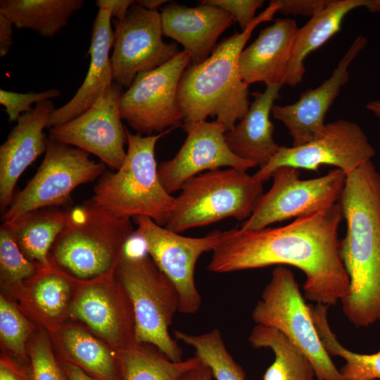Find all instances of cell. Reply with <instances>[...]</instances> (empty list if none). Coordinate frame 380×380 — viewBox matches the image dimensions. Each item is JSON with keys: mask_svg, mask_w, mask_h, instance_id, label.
<instances>
[{"mask_svg": "<svg viewBox=\"0 0 380 380\" xmlns=\"http://www.w3.org/2000/svg\"><path fill=\"white\" fill-rule=\"evenodd\" d=\"M13 24L5 16L0 15V57L6 56L13 45Z\"/></svg>", "mask_w": 380, "mask_h": 380, "instance_id": "obj_40", "label": "cell"}, {"mask_svg": "<svg viewBox=\"0 0 380 380\" xmlns=\"http://www.w3.org/2000/svg\"><path fill=\"white\" fill-rule=\"evenodd\" d=\"M70 293L68 281L54 272L41 276L33 287L34 301L42 312L51 317L58 316L65 307Z\"/></svg>", "mask_w": 380, "mask_h": 380, "instance_id": "obj_33", "label": "cell"}, {"mask_svg": "<svg viewBox=\"0 0 380 380\" xmlns=\"http://www.w3.org/2000/svg\"><path fill=\"white\" fill-rule=\"evenodd\" d=\"M115 274L132 303L135 343L152 345L170 360H182V350L169 332L179 309L172 282L145 254L122 253Z\"/></svg>", "mask_w": 380, "mask_h": 380, "instance_id": "obj_6", "label": "cell"}, {"mask_svg": "<svg viewBox=\"0 0 380 380\" xmlns=\"http://www.w3.org/2000/svg\"><path fill=\"white\" fill-rule=\"evenodd\" d=\"M135 3L132 0H96L99 9H105L110 12L111 17L122 21L126 17L128 10Z\"/></svg>", "mask_w": 380, "mask_h": 380, "instance_id": "obj_39", "label": "cell"}, {"mask_svg": "<svg viewBox=\"0 0 380 380\" xmlns=\"http://www.w3.org/2000/svg\"><path fill=\"white\" fill-rule=\"evenodd\" d=\"M51 100L36 104L22 115L7 139L0 146V208L10 205L16 183L24 171L45 153L49 137L44 133L50 114L55 110Z\"/></svg>", "mask_w": 380, "mask_h": 380, "instance_id": "obj_18", "label": "cell"}, {"mask_svg": "<svg viewBox=\"0 0 380 380\" xmlns=\"http://www.w3.org/2000/svg\"><path fill=\"white\" fill-rule=\"evenodd\" d=\"M279 7V0L271 1L245 30L224 39L205 61L185 69L177 90L184 123L216 117L227 132L243 117L251 103L248 85L240 75L239 58L255 27L271 21Z\"/></svg>", "mask_w": 380, "mask_h": 380, "instance_id": "obj_3", "label": "cell"}, {"mask_svg": "<svg viewBox=\"0 0 380 380\" xmlns=\"http://www.w3.org/2000/svg\"><path fill=\"white\" fill-rule=\"evenodd\" d=\"M174 128L143 136L126 128V157L116 172L106 170L94 188L91 198L121 217L144 216L165 226L175 197L162 185L155 158L157 141Z\"/></svg>", "mask_w": 380, "mask_h": 380, "instance_id": "obj_4", "label": "cell"}, {"mask_svg": "<svg viewBox=\"0 0 380 380\" xmlns=\"http://www.w3.org/2000/svg\"><path fill=\"white\" fill-rule=\"evenodd\" d=\"M134 229L130 218L118 217L92 198L70 208L66 224L55 241L56 263L79 278L115 270Z\"/></svg>", "mask_w": 380, "mask_h": 380, "instance_id": "obj_5", "label": "cell"}, {"mask_svg": "<svg viewBox=\"0 0 380 380\" xmlns=\"http://www.w3.org/2000/svg\"><path fill=\"white\" fill-rule=\"evenodd\" d=\"M124 91L113 82L87 110L49 129V137L91 153L117 170L126 157L127 132L120 108Z\"/></svg>", "mask_w": 380, "mask_h": 380, "instance_id": "obj_15", "label": "cell"}, {"mask_svg": "<svg viewBox=\"0 0 380 380\" xmlns=\"http://www.w3.org/2000/svg\"><path fill=\"white\" fill-rule=\"evenodd\" d=\"M203 3L220 7L229 12L239 23L241 31L245 30L253 20L258 8L264 4L262 0H205Z\"/></svg>", "mask_w": 380, "mask_h": 380, "instance_id": "obj_37", "label": "cell"}, {"mask_svg": "<svg viewBox=\"0 0 380 380\" xmlns=\"http://www.w3.org/2000/svg\"><path fill=\"white\" fill-rule=\"evenodd\" d=\"M29 326L14 305L4 297L0 298V335L4 345L19 356L25 354Z\"/></svg>", "mask_w": 380, "mask_h": 380, "instance_id": "obj_34", "label": "cell"}, {"mask_svg": "<svg viewBox=\"0 0 380 380\" xmlns=\"http://www.w3.org/2000/svg\"><path fill=\"white\" fill-rule=\"evenodd\" d=\"M160 13L163 35L183 46L191 64L200 63L208 58L218 37L234 20L225 10L201 1L197 7L170 1Z\"/></svg>", "mask_w": 380, "mask_h": 380, "instance_id": "obj_19", "label": "cell"}, {"mask_svg": "<svg viewBox=\"0 0 380 380\" xmlns=\"http://www.w3.org/2000/svg\"><path fill=\"white\" fill-rule=\"evenodd\" d=\"M169 2L166 0H138L136 3L140 6L149 11H158L164 4Z\"/></svg>", "mask_w": 380, "mask_h": 380, "instance_id": "obj_44", "label": "cell"}, {"mask_svg": "<svg viewBox=\"0 0 380 380\" xmlns=\"http://www.w3.org/2000/svg\"><path fill=\"white\" fill-rule=\"evenodd\" d=\"M110 12L99 9L92 25L91 44L87 53L90 63L86 77L73 97L49 115L47 128L68 122L87 110L113 84L110 49L113 44Z\"/></svg>", "mask_w": 380, "mask_h": 380, "instance_id": "obj_20", "label": "cell"}, {"mask_svg": "<svg viewBox=\"0 0 380 380\" xmlns=\"http://www.w3.org/2000/svg\"><path fill=\"white\" fill-rule=\"evenodd\" d=\"M281 87V84L266 86L263 92H254V100L246 114L224 133L230 150L260 168L265 166L280 148L273 138L274 125L270 115L274 101L280 97Z\"/></svg>", "mask_w": 380, "mask_h": 380, "instance_id": "obj_22", "label": "cell"}, {"mask_svg": "<svg viewBox=\"0 0 380 380\" xmlns=\"http://www.w3.org/2000/svg\"><path fill=\"white\" fill-rule=\"evenodd\" d=\"M177 341L191 346L196 357L208 366L216 380H246L242 367L228 351L218 329L201 334H191L175 330Z\"/></svg>", "mask_w": 380, "mask_h": 380, "instance_id": "obj_30", "label": "cell"}, {"mask_svg": "<svg viewBox=\"0 0 380 380\" xmlns=\"http://www.w3.org/2000/svg\"><path fill=\"white\" fill-rule=\"evenodd\" d=\"M64 345L76 363L99 380H118L113 359L108 349L84 330L69 329L63 336Z\"/></svg>", "mask_w": 380, "mask_h": 380, "instance_id": "obj_31", "label": "cell"}, {"mask_svg": "<svg viewBox=\"0 0 380 380\" xmlns=\"http://www.w3.org/2000/svg\"><path fill=\"white\" fill-rule=\"evenodd\" d=\"M30 358L32 380H65L46 338H40L34 342Z\"/></svg>", "mask_w": 380, "mask_h": 380, "instance_id": "obj_36", "label": "cell"}, {"mask_svg": "<svg viewBox=\"0 0 380 380\" xmlns=\"http://www.w3.org/2000/svg\"><path fill=\"white\" fill-rule=\"evenodd\" d=\"M139 237L151 258L175 285L179 298V312L191 315L199 310L202 298L195 282V267L199 257L213 251L222 232L213 231L203 237L180 235L144 216L134 217Z\"/></svg>", "mask_w": 380, "mask_h": 380, "instance_id": "obj_12", "label": "cell"}, {"mask_svg": "<svg viewBox=\"0 0 380 380\" xmlns=\"http://www.w3.org/2000/svg\"><path fill=\"white\" fill-rule=\"evenodd\" d=\"M361 7L372 13L379 12L380 0H331L324 9L298 28L283 85L295 87L300 84L305 71L306 57L341 30L343 19L349 12Z\"/></svg>", "mask_w": 380, "mask_h": 380, "instance_id": "obj_23", "label": "cell"}, {"mask_svg": "<svg viewBox=\"0 0 380 380\" xmlns=\"http://www.w3.org/2000/svg\"><path fill=\"white\" fill-rule=\"evenodd\" d=\"M106 170L89 153L49 137L44 159L33 177L18 192L1 216L2 223H12L40 208L65 207L80 185L99 178Z\"/></svg>", "mask_w": 380, "mask_h": 380, "instance_id": "obj_9", "label": "cell"}, {"mask_svg": "<svg viewBox=\"0 0 380 380\" xmlns=\"http://www.w3.org/2000/svg\"><path fill=\"white\" fill-rule=\"evenodd\" d=\"M251 317L256 324L284 334L311 362L318 380H343L326 351L292 271L276 267Z\"/></svg>", "mask_w": 380, "mask_h": 380, "instance_id": "obj_8", "label": "cell"}, {"mask_svg": "<svg viewBox=\"0 0 380 380\" xmlns=\"http://www.w3.org/2000/svg\"><path fill=\"white\" fill-rule=\"evenodd\" d=\"M298 29L293 19L277 18L261 30L256 39L240 53L239 68L243 81L248 86L255 82L283 85Z\"/></svg>", "mask_w": 380, "mask_h": 380, "instance_id": "obj_21", "label": "cell"}, {"mask_svg": "<svg viewBox=\"0 0 380 380\" xmlns=\"http://www.w3.org/2000/svg\"><path fill=\"white\" fill-rule=\"evenodd\" d=\"M343 218L337 203L283 227L223 232L207 269L229 273L273 265H292L305 275L303 292L307 299L334 305L346 296L350 286L339 254L338 230Z\"/></svg>", "mask_w": 380, "mask_h": 380, "instance_id": "obj_1", "label": "cell"}, {"mask_svg": "<svg viewBox=\"0 0 380 380\" xmlns=\"http://www.w3.org/2000/svg\"><path fill=\"white\" fill-rule=\"evenodd\" d=\"M255 349L269 348L274 355L262 380H315L314 367L310 360L278 330L256 324L248 338Z\"/></svg>", "mask_w": 380, "mask_h": 380, "instance_id": "obj_27", "label": "cell"}, {"mask_svg": "<svg viewBox=\"0 0 380 380\" xmlns=\"http://www.w3.org/2000/svg\"><path fill=\"white\" fill-rule=\"evenodd\" d=\"M65 373L69 380H96L88 375L81 367L72 363L65 365Z\"/></svg>", "mask_w": 380, "mask_h": 380, "instance_id": "obj_43", "label": "cell"}, {"mask_svg": "<svg viewBox=\"0 0 380 380\" xmlns=\"http://www.w3.org/2000/svg\"><path fill=\"white\" fill-rule=\"evenodd\" d=\"M338 203L347 230L339 254L350 280L342 310L356 327L380 320V174L369 160L346 176Z\"/></svg>", "mask_w": 380, "mask_h": 380, "instance_id": "obj_2", "label": "cell"}, {"mask_svg": "<svg viewBox=\"0 0 380 380\" xmlns=\"http://www.w3.org/2000/svg\"><path fill=\"white\" fill-rule=\"evenodd\" d=\"M375 150L357 123L337 120L325 125L320 136L300 146L280 148L270 162L253 175L264 183L283 166L317 171L322 165L336 167L347 176L371 160Z\"/></svg>", "mask_w": 380, "mask_h": 380, "instance_id": "obj_13", "label": "cell"}, {"mask_svg": "<svg viewBox=\"0 0 380 380\" xmlns=\"http://www.w3.org/2000/svg\"><path fill=\"white\" fill-rule=\"evenodd\" d=\"M100 285L84 289L70 308L71 315L122 349L135 343L131 302L118 304Z\"/></svg>", "mask_w": 380, "mask_h": 380, "instance_id": "obj_24", "label": "cell"}, {"mask_svg": "<svg viewBox=\"0 0 380 380\" xmlns=\"http://www.w3.org/2000/svg\"><path fill=\"white\" fill-rule=\"evenodd\" d=\"M70 208L49 207L31 211L12 223L5 224L18 246L32 262L51 267L48 255L66 224Z\"/></svg>", "mask_w": 380, "mask_h": 380, "instance_id": "obj_25", "label": "cell"}, {"mask_svg": "<svg viewBox=\"0 0 380 380\" xmlns=\"http://www.w3.org/2000/svg\"><path fill=\"white\" fill-rule=\"evenodd\" d=\"M113 51L110 56L113 82L128 89L137 75L151 71L170 61L179 51L166 44L160 13L135 3L122 21H113Z\"/></svg>", "mask_w": 380, "mask_h": 380, "instance_id": "obj_14", "label": "cell"}, {"mask_svg": "<svg viewBox=\"0 0 380 380\" xmlns=\"http://www.w3.org/2000/svg\"><path fill=\"white\" fill-rule=\"evenodd\" d=\"M61 95V91L50 89L41 92L18 93L0 89V103L6 108L10 122H17L19 118L31 112L32 104L51 100Z\"/></svg>", "mask_w": 380, "mask_h": 380, "instance_id": "obj_35", "label": "cell"}, {"mask_svg": "<svg viewBox=\"0 0 380 380\" xmlns=\"http://www.w3.org/2000/svg\"><path fill=\"white\" fill-rule=\"evenodd\" d=\"M186 138L177 153L158 167L160 181L169 193L180 190L190 179L205 170L229 167L241 171L256 167L229 148L225 129L218 121L201 120L182 125Z\"/></svg>", "mask_w": 380, "mask_h": 380, "instance_id": "obj_16", "label": "cell"}, {"mask_svg": "<svg viewBox=\"0 0 380 380\" xmlns=\"http://www.w3.org/2000/svg\"><path fill=\"white\" fill-rule=\"evenodd\" d=\"M190 64V56L183 50L164 65L137 75L120 99L122 120L137 134L146 136L182 126L177 90Z\"/></svg>", "mask_w": 380, "mask_h": 380, "instance_id": "obj_11", "label": "cell"}, {"mask_svg": "<svg viewBox=\"0 0 380 380\" xmlns=\"http://www.w3.org/2000/svg\"><path fill=\"white\" fill-rule=\"evenodd\" d=\"M329 307L322 304L310 305L315 326L326 351L330 356H339L345 360L339 370L343 380L380 379V350L373 354H359L343 347L329 327Z\"/></svg>", "mask_w": 380, "mask_h": 380, "instance_id": "obj_29", "label": "cell"}, {"mask_svg": "<svg viewBox=\"0 0 380 380\" xmlns=\"http://www.w3.org/2000/svg\"><path fill=\"white\" fill-rule=\"evenodd\" d=\"M213 378L210 369L201 362L198 366L184 372L176 380H213Z\"/></svg>", "mask_w": 380, "mask_h": 380, "instance_id": "obj_42", "label": "cell"}, {"mask_svg": "<svg viewBox=\"0 0 380 380\" xmlns=\"http://www.w3.org/2000/svg\"><path fill=\"white\" fill-rule=\"evenodd\" d=\"M270 190L258 198L251 215L241 224L243 230H258L269 225L327 208L339 201L346 175L340 169L310 179H300L299 170L277 169Z\"/></svg>", "mask_w": 380, "mask_h": 380, "instance_id": "obj_10", "label": "cell"}, {"mask_svg": "<svg viewBox=\"0 0 380 380\" xmlns=\"http://www.w3.org/2000/svg\"><path fill=\"white\" fill-rule=\"evenodd\" d=\"M367 110L372 112L375 115L380 117V100L372 101L366 105Z\"/></svg>", "mask_w": 380, "mask_h": 380, "instance_id": "obj_45", "label": "cell"}, {"mask_svg": "<svg viewBox=\"0 0 380 380\" xmlns=\"http://www.w3.org/2000/svg\"><path fill=\"white\" fill-rule=\"evenodd\" d=\"M0 267L4 279L8 282H20L30 278L37 272L18 246L11 231L5 224L0 227Z\"/></svg>", "mask_w": 380, "mask_h": 380, "instance_id": "obj_32", "label": "cell"}, {"mask_svg": "<svg viewBox=\"0 0 380 380\" xmlns=\"http://www.w3.org/2000/svg\"><path fill=\"white\" fill-rule=\"evenodd\" d=\"M0 380H29L26 374L16 365L6 359L0 362Z\"/></svg>", "mask_w": 380, "mask_h": 380, "instance_id": "obj_41", "label": "cell"}, {"mask_svg": "<svg viewBox=\"0 0 380 380\" xmlns=\"http://www.w3.org/2000/svg\"><path fill=\"white\" fill-rule=\"evenodd\" d=\"M367 42L365 37L357 36L331 75L319 87L303 92L296 102L285 106L274 105L272 113L288 129L292 146L304 145L322 134L327 111L341 88L349 80L348 67Z\"/></svg>", "mask_w": 380, "mask_h": 380, "instance_id": "obj_17", "label": "cell"}, {"mask_svg": "<svg viewBox=\"0 0 380 380\" xmlns=\"http://www.w3.org/2000/svg\"><path fill=\"white\" fill-rule=\"evenodd\" d=\"M262 184L253 175L234 168L199 174L182 187L165 227L180 233L227 217L248 219L262 194Z\"/></svg>", "mask_w": 380, "mask_h": 380, "instance_id": "obj_7", "label": "cell"}, {"mask_svg": "<svg viewBox=\"0 0 380 380\" xmlns=\"http://www.w3.org/2000/svg\"><path fill=\"white\" fill-rule=\"evenodd\" d=\"M200 364L195 356L176 362L157 348L151 350L134 343L120 351L118 380H176Z\"/></svg>", "mask_w": 380, "mask_h": 380, "instance_id": "obj_28", "label": "cell"}, {"mask_svg": "<svg viewBox=\"0 0 380 380\" xmlns=\"http://www.w3.org/2000/svg\"><path fill=\"white\" fill-rule=\"evenodd\" d=\"M331 0H279L277 13L283 15L310 16L324 9Z\"/></svg>", "mask_w": 380, "mask_h": 380, "instance_id": "obj_38", "label": "cell"}, {"mask_svg": "<svg viewBox=\"0 0 380 380\" xmlns=\"http://www.w3.org/2000/svg\"><path fill=\"white\" fill-rule=\"evenodd\" d=\"M83 4V0H1L0 15L18 29L31 30L51 38Z\"/></svg>", "mask_w": 380, "mask_h": 380, "instance_id": "obj_26", "label": "cell"}]
</instances>
